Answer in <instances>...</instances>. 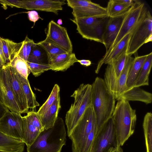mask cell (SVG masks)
<instances>
[{
	"instance_id": "9",
	"label": "cell",
	"mask_w": 152,
	"mask_h": 152,
	"mask_svg": "<svg viewBox=\"0 0 152 152\" xmlns=\"http://www.w3.org/2000/svg\"><path fill=\"white\" fill-rule=\"evenodd\" d=\"M117 147L113 120L106 121L96 134L90 152H106L110 148Z\"/></svg>"
},
{
	"instance_id": "39",
	"label": "cell",
	"mask_w": 152,
	"mask_h": 152,
	"mask_svg": "<svg viewBox=\"0 0 152 152\" xmlns=\"http://www.w3.org/2000/svg\"><path fill=\"white\" fill-rule=\"evenodd\" d=\"M28 14L29 20L34 22L35 24L40 18H41L39 15L38 12L34 10H31L26 12Z\"/></svg>"
},
{
	"instance_id": "12",
	"label": "cell",
	"mask_w": 152,
	"mask_h": 152,
	"mask_svg": "<svg viewBox=\"0 0 152 152\" xmlns=\"http://www.w3.org/2000/svg\"><path fill=\"white\" fill-rule=\"evenodd\" d=\"M3 67L21 114L27 113L29 111L27 100L17 75V71L9 63L5 64Z\"/></svg>"
},
{
	"instance_id": "41",
	"label": "cell",
	"mask_w": 152,
	"mask_h": 152,
	"mask_svg": "<svg viewBox=\"0 0 152 152\" xmlns=\"http://www.w3.org/2000/svg\"><path fill=\"white\" fill-rule=\"evenodd\" d=\"M9 110V109L0 101V118Z\"/></svg>"
},
{
	"instance_id": "1",
	"label": "cell",
	"mask_w": 152,
	"mask_h": 152,
	"mask_svg": "<svg viewBox=\"0 0 152 152\" xmlns=\"http://www.w3.org/2000/svg\"><path fill=\"white\" fill-rule=\"evenodd\" d=\"M91 85V104L96 117V134L103 124L111 117L115 99L103 79L96 77Z\"/></svg>"
},
{
	"instance_id": "32",
	"label": "cell",
	"mask_w": 152,
	"mask_h": 152,
	"mask_svg": "<svg viewBox=\"0 0 152 152\" xmlns=\"http://www.w3.org/2000/svg\"><path fill=\"white\" fill-rule=\"evenodd\" d=\"M131 7L116 3L113 0H110L106 8L108 16L114 17L125 14Z\"/></svg>"
},
{
	"instance_id": "40",
	"label": "cell",
	"mask_w": 152,
	"mask_h": 152,
	"mask_svg": "<svg viewBox=\"0 0 152 152\" xmlns=\"http://www.w3.org/2000/svg\"><path fill=\"white\" fill-rule=\"evenodd\" d=\"M113 1L117 3L132 6L135 3L137 0H113Z\"/></svg>"
},
{
	"instance_id": "20",
	"label": "cell",
	"mask_w": 152,
	"mask_h": 152,
	"mask_svg": "<svg viewBox=\"0 0 152 152\" xmlns=\"http://www.w3.org/2000/svg\"><path fill=\"white\" fill-rule=\"evenodd\" d=\"M117 100L138 101L146 104L151 103L152 94L140 87H133L125 91L117 97Z\"/></svg>"
},
{
	"instance_id": "44",
	"label": "cell",
	"mask_w": 152,
	"mask_h": 152,
	"mask_svg": "<svg viewBox=\"0 0 152 152\" xmlns=\"http://www.w3.org/2000/svg\"><path fill=\"white\" fill-rule=\"evenodd\" d=\"M5 65V64L3 61L0 54V69H1Z\"/></svg>"
},
{
	"instance_id": "14",
	"label": "cell",
	"mask_w": 152,
	"mask_h": 152,
	"mask_svg": "<svg viewBox=\"0 0 152 152\" xmlns=\"http://www.w3.org/2000/svg\"><path fill=\"white\" fill-rule=\"evenodd\" d=\"M127 53L122 54L116 60L107 65L104 75V81L109 91L115 98L117 81L125 65Z\"/></svg>"
},
{
	"instance_id": "19",
	"label": "cell",
	"mask_w": 152,
	"mask_h": 152,
	"mask_svg": "<svg viewBox=\"0 0 152 152\" xmlns=\"http://www.w3.org/2000/svg\"><path fill=\"white\" fill-rule=\"evenodd\" d=\"M78 60L74 53H66L54 56L48 61V64L52 70L64 71L77 62Z\"/></svg>"
},
{
	"instance_id": "36",
	"label": "cell",
	"mask_w": 152,
	"mask_h": 152,
	"mask_svg": "<svg viewBox=\"0 0 152 152\" xmlns=\"http://www.w3.org/2000/svg\"><path fill=\"white\" fill-rule=\"evenodd\" d=\"M22 42V46L17 55L27 61L31 47L35 42L33 39H29L27 36Z\"/></svg>"
},
{
	"instance_id": "28",
	"label": "cell",
	"mask_w": 152,
	"mask_h": 152,
	"mask_svg": "<svg viewBox=\"0 0 152 152\" xmlns=\"http://www.w3.org/2000/svg\"><path fill=\"white\" fill-rule=\"evenodd\" d=\"M26 99L28 109H34L39 104L36 100L35 95L33 92L28 79H26L17 72Z\"/></svg>"
},
{
	"instance_id": "10",
	"label": "cell",
	"mask_w": 152,
	"mask_h": 152,
	"mask_svg": "<svg viewBox=\"0 0 152 152\" xmlns=\"http://www.w3.org/2000/svg\"><path fill=\"white\" fill-rule=\"evenodd\" d=\"M68 6L72 9L74 18H104L108 17L106 7L91 0H67Z\"/></svg>"
},
{
	"instance_id": "6",
	"label": "cell",
	"mask_w": 152,
	"mask_h": 152,
	"mask_svg": "<svg viewBox=\"0 0 152 152\" xmlns=\"http://www.w3.org/2000/svg\"><path fill=\"white\" fill-rule=\"evenodd\" d=\"M104 18H74L70 20L76 26L77 33L83 38L102 43V37L109 19Z\"/></svg>"
},
{
	"instance_id": "22",
	"label": "cell",
	"mask_w": 152,
	"mask_h": 152,
	"mask_svg": "<svg viewBox=\"0 0 152 152\" xmlns=\"http://www.w3.org/2000/svg\"><path fill=\"white\" fill-rule=\"evenodd\" d=\"M61 108L60 97H59L44 114L39 115L40 120L44 129L52 127L58 117Z\"/></svg>"
},
{
	"instance_id": "2",
	"label": "cell",
	"mask_w": 152,
	"mask_h": 152,
	"mask_svg": "<svg viewBox=\"0 0 152 152\" xmlns=\"http://www.w3.org/2000/svg\"><path fill=\"white\" fill-rule=\"evenodd\" d=\"M111 117L117 147H121L134 133L137 121L136 110L132 108L129 102L118 101Z\"/></svg>"
},
{
	"instance_id": "4",
	"label": "cell",
	"mask_w": 152,
	"mask_h": 152,
	"mask_svg": "<svg viewBox=\"0 0 152 152\" xmlns=\"http://www.w3.org/2000/svg\"><path fill=\"white\" fill-rule=\"evenodd\" d=\"M71 96L74 98V102L65 117L68 136L77 124L86 109L91 104V85L81 84Z\"/></svg>"
},
{
	"instance_id": "17",
	"label": "cell",
	"mask_w": 152,
	"mask_h": 152,
	"mask_svg": "<svg viewBox=\"0 0 152 152\" xmlns=\"http://www.w3.org/2000/svg\"><path fill=\"white\" fill-rule=\"evenodd\" d=\"M126 12L119 16L109 17L102 37V44L105 46L106 51L110 48L116 37Z\"/></svg>"
},
{
	"instance_id": "33",
	"label": "cell",
	"mask_w": 152,
	"mask_h": 152,
	"mask_svg": "<svg viewBox=\"0 0 152 152\" xmlns=\"http://www.w3.org/2000/svg\"><path fill=\"white\" fill-rule=\"evenodd\" d=\"M60 90L59 86L57 84H55L48 98L37 112L39 115L45 113L54 102L60 97Z\"/></svg>"
},
{
	"instance_id": "29",
	"label": "cell",
	"mask_w": 152,
	"mask_h": 152,
	"mask_svg": "<svg viewBox=\"0 0 152 152\" xmlns=\"http://www.w3.org/2000/svg\"><path fill=\"white\" fill-rule=\"evenodd\" d=\"M142 126L146 152H152V114L151 112H148L145 115Z\"/></svg>"
},
{
	"instance_id": "30",
	"label": "cell",
	"mask_w": 152,
	"mask_h": 152,
	"mask_svg": "<svg viewBox=\"0 0 152 152\" xmlns=\"http://www.w3.org/2000/svg\"><path fill=\"white\" fill-rule=\"evenodd\" d=\"M37 44L46 52L48 61L57 55L67 53L46 38Z\"/></svg>"
},
{
	"instance_id": "5",
	"label": "cell",
	"mask_w": 152,
	"mask_h": 152,
	"mask_svg": "<svg viewBox=\"0 0 152 152\" xmlns=\"http://www.w3.org/2000/svg\"><path fill=\"white\" fill-rule=\"evenodd\" d=\"M96 126V119L92 104L85 111L77 124L68 136L72 141V152H83L87 138Z\"/></svg>"
},
{
	"instance_id": "45",
	"label": "cell",
	"mask_w": 152,
	"mask_h": 152,
	"mask_svg": "<svg viewBox=\"0 0 152 152\" xmlns=\"http://www.w3.org/2000/svg\"><path fill=\"white\" fill-rule=\"evenodd\" d=\"M57 24L61 26V25H62V20L61 19H59L57 20Z\"/></svg>"
},
{
	"instance_id": "18",
	"label": "cell",
	"mask_w": 152,
	"mask_h": 152,
	"mask_svg": "<svg viewBox=\"0 0 152 152\" xmlns=\"http://www.w3.org/2000/svg\"><path fill=\"white\" fill-rule=\"evenodd\" d=\"M133 31L126 35L110 51L107 56L102 58L98 62L95 72L98 74L104 64H109L123 53L127 52L130 40Z\"/></svg>"
},
{
	"instance_id": "16",
	"label": "cell",
	"mask_w": 152,
	"mask_h": 152,
	"mask_svg": "<svg viewBox=\"0 0 152 152\" xmlns=\"http://www.w3.org/2000/svg\"><path fill=\"white\" fill-rule=\"evenodd\" d=\"M65 0H21L20 8L52 12L56 15L63 9Z\"/></svg>"
},
{
	"instance_id": "7",
	"label": "cell",
	"mask_w": 152,
	"mask_h": 152,
	"mask_svg": "<svg viewBox=\"0 0 152 152\" xmlns=\"http://www.w3.org/2000/svg\"><path fill=\"white\" fill-rule=\"evenodd\" d=\"M147 10L144 3L138 1L130 8L124 19L116 37L103 58L106 57L126 35L134 30L145 17Z\"/></svg>"
},
{
	"instance_id": "31",
	"label": "cell",
	"mask_w": 152,
	"mask_h": 152,
	"mask_svg": "<svg viewBox=\"0 0 152 152\" xmlns=\"http://www.w3.org/2000/svg\"><path fill=\"white\" fill-rule=\"evenodd\" d=\"M21 76L26 79L31 72L27 61L16 55L9 63Z\"/></svg>"
},
{
	"instance_id": "13",
	"label": "cell",
	"mask_w": 152,
	"mask_h": 152,
	"mask_svg": "<svg viewBox=\"0 0 152 152\" xmlns=\"http://www.w3.org/2000/svg\"><path fill=\"white\" fill-rule=\"evenodd\" d=\"M46 38L67 53H72V45L66 28L53 20L48 24Z\"/></svg>"
},
{
	"instance_id": "23",
	"label": "cell",
	"mask_w": 152,
	"mask_h": 152,
	"mask_svg": "<svg viewBox=\"0 0 152 152\" xmlns=\"http://www.w3.org/2000/svg\"><path fill=\"white\" fill-rule=\"evenodd\" d=\"M147 55L137 56L134 58L128 74L126 91L134 87Z\"/></svg>"
},
{
	"instance_id": "27",
	"label": "cell",
	"mask_w": 152,
	"mask_h": 152,
	"mask_svg": "<svg viewBox=\"0 0 152 152\" xmlns=\"http://www.w3.org/2000/svg\"><path fill=\"white\" fill-rule=\"evenodd\" d=\"M152 65V52H151L148 54L133 87L149 85V75Z\"/></svg>"
},
{
	"instance_id": "46",
	"label": "cell",
	"mask_w": 152,
	"mask_h": 152,
	"mask_svg": "<svg viewBox=\"0 0 152 152\" xmlns=\"http://www.w3.org/2000/svg\"></svg>"
},
{
	"instance_id": "15",
	"label": "cell",
	"mask_w": 152,
	"mask_h": 152,
	"mask_svg": "<svg viewBox=\"0 0 152 152\" xmlns=\"http://www.w3.org/2000/svg\"><path fill=\"white\" fill-rule=\"evenodd\" d=\"M0 100L10 111L22 114L3 67L0 69Z\"/></svg>"
},
{
	"instance_id": "38",
	"label": "cell",
	"mask_w": 152,
	"mask_h": 152,
	"mask_svg": "<svg viewBox=\"0 0 152 152\" xmlns=\"http://www.w3.org/2000/svg\"><path fill=\"white\" fill-rule=\"evenodd\" d=\"M20 0H0V4H2L4 7L9 6L12 7H15L20 8Z\"/></svg>"
},
{
	"instance_id": "26",
	"label": "cell",
	"mask_w": 152,
	"mask_h": 152,
	"mask_svg": "<svg viewBox=\"0 0 152 152\" xmlns=\"http://www.w3.org/2000/svg\"><path fill=\"white\" fill-rule=\"evenodd\" d=\"M134 59V58L131 56L127 55L125 65L116 83L115 88V99L118 96L124 92L126 89V82L128 74Z\"/></svg>"
},
{
	"instance_id": "3",
	"label": "cell",
	"mask_w": 152,
	"mask_h": 152,
	"mask_svg": "<svg viewBox=\"0 0 152 152\" xmlns=\"http://www.w3.org/2000/svg\"><path fill=\"white\" fill-rule=\"evenodd\" d=\"M66 131L62 119L58 117L53 126L40 132L27 152H61L66 145Z\"/></svg>"
},
{
	"instance_id": "25",
	"label": "cell",
	"mask_w": 152,
	"mask_h": 152,
	"mask_svg": "<svg viewBox=\"0 0 152 152\" xmlns=\"http://www.w3.org/2000/svg\"><path fill=\"white\" fill-rule=\"evenodd\" d=\"M22 119L23 142L28 147L33 143L41 132L31 123L26 115L22 116Z\"/></svg>"
},
{
	"instance_id": "11",
	"label": "cell",
	"mask_w": 152,
	"mask_h": 152,
	"mask_svg": "<svg viewBox=\"0 0 152 152\" xmlns=\"http://www.w3.org/2000/svg\"><path fill=\"white\" fill-rule=\"evenodd\" d=\"M0 130L5 134L23 141V125L21 114L9 110L0 118Z\"/></svg>"
},
{
	"instance_id": "42",
	"label": "cell",
	"mask_w": 152,
	"mask_h": 152,
	"mask_svg": "<svg viewBox=\"0 0 152 152\" xmlns=\"http://www.w3.org/2000/svg\"><path fill=\"white\" fill-rule=\"evenodd\" d=\"M77 62H79L81 65L86 66H89L91 64V61L89 60H78Z\"/></svg>"
},
{
	"instance_id": "8",
	"label": "cell",
	"mask_w": 152,
	"mask_h": 152,
	"mask_svg": "<svg viewBox=\"0 0 152 152\" xmlns=\"http://www.w3.org/2000/svg\"><path fill=\"white\" fill-rule=\"evenodd\" d=\"M152 41V17L147 10L144 18L132 32L129 43L127 55L135 53L144 44Z\"/></svg>"
},
{
	"instance_id": "35",
	"label": "cell",
	"mask_w": 152,
	"mask_h": 152,
	"mask_svg": "<svg viewBox=\"0 0 152 152\" xmlns=\"http://www.w3.org/2000/svg\"><path fill=\"white\" fill-rule=\"evenodd\" d=\"M31 72L35 77L40 76L45 71L51 70L50 66L46 63H33L27 61Z\"/></svg>"
},
{
	"instance_id": "21",
	"label": "cell",
	"mask_w": 152,
	"mask_h": 152,
	"mask_svg": "<svg viewBox=\"0 0 152 152\" xmlns=\"http://www.w3.org/2000/svg\"><path fill=\"white\" fill-rule=\"evenodd\" d=\"M25 144L22 140L10 137L0 130V152H23Z\"/></svg>"
},
{
	"instance_id": "24",
	"label": "cell",
	"mask_w": 152,
	"mask_h": 152,
	"mask_svg": "<svg viewBox=\"0 0 152 152\" xmlns=\"http://www.w3.org/2000/svg\"><path fill=\"white\" fill-rule=\"evenodd\" d=\"M1 42L6 64L17 55L21 47L23 42L16 43L8 39L1 37Z\"/></svg>"
},
{
	"instance_id": "43",
	"label": "cell",
	"mask_w": 152,
	"mask_h": 152,
	"mask_svg": "<svg viewBox=\"0 0 152 152\" xmlns=\"http://www.w3.org/2000/svg\"><path fill=\"white\" fill-rule=\"evenodd\" d=\"M106 152H123L121 147H113L110 148Z\"/></svg>"
},
{
	"instance_id": "37",
	"label": "cell",
	"mask_w": 152,
	"mask_h": 152,
	"mask_svg": "<svg viewBox=\"0 0 152 152\" xmlns=\"http://www.w3.org/2000/svg\"><path fill=\"white\" fill-rule=\"evenodd\" d=\"M26 116L31 123L40 132L44 130L39 115L34 111H28Z\"/></svg>"
},
{
	"instance_id": "34",
	"label": "cell",
	"mask_w": 152,
	"mask_h": 152,
	"mask_svg": "<svg viewBox=\"0 0 152 152\" xmlns=\"http://www.w3.org/2000/svg\"><path fill=\"white\" fill-rule=\"evenodd\" d=\"M40 46L37 43L32 45L27 61L33 63H42L43 62V54Z\"/></svg>"
}]
</instances>
